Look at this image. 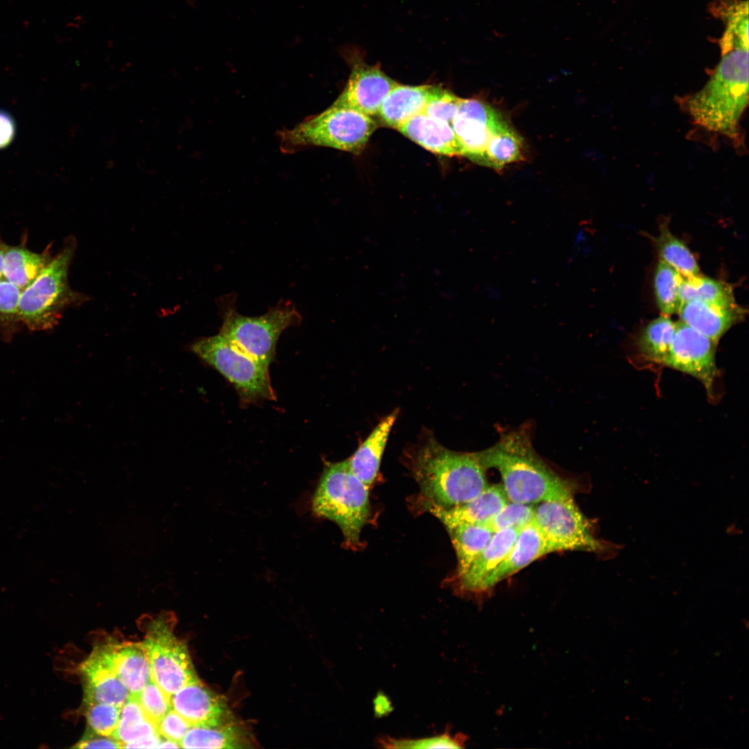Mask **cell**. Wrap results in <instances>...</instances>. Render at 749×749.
<instances>
[{"label": "cell", "instance_id": "d4e9b609", "mask_svg": "<svg viewBox=\"0 0 749 749\" xmlns=\"http://www.w3.org/2000/svg\"><path fill=\"white\" fill-rule=\"evenodd\" d=\"M26 236L17 246L6 244L3 259V277L23 291L44 270L51 261V245L41 253L26 248Z\"/></svg>", "mask_w": 749, "mask_h": 749}, {"label": "cell", "instance_id": "4dcf8cb0", "mask_svg": "<svg viewBox=\"0 0 749 749\" xmlns=\"http://www.w3.org/2000/svg\"><path fill=\"white\" fill-rule=\"evenodd\" d=\"M654 243L661 261L677 270L682 277L699 275L696 258L687 246L673 236L666 225H662L660 234Z\"/></svg>", "mask_w": 749, "mask_h": 749}, {"label": "cell", "instance_id": "8fae6325", "mask_svg": "<svg viewBox=\"0 0 749 749\" xmlns=\"http://www.w3.org/2000/svg\"><path fill=\"white\" fill-rule=\"evenodd\" d=\"M717 344L680 320L676 322L675 334L663 365L698 379L712 397L718 372L716 364Z\"/></svg>", "mask_w": 749, "mask_h": 749}, {"label": "cell", "instance_id": "5b68a950", "mask_svg": "<svg viewBox=\"0 0 749 749\" xmlns=\"http://www.w3.org/2000/svg\"><path fill=\"white\" fill-rule=\"evenodd\" d=\"M76 248L75 239L68 238L44 270L21 291L19 320L29 330L52 329L59 322L63 311L87 300V296L73 290L68 283L69 268Z\"/></svg>", "mask_w": 749, "mask_h": 749}, {"label": "cell", "instance_id": "484cf974", "mask_svg": "<svg viewBox=\"0 0 749 749\" xmlns=\"http://www.w3.org/2000/svg\"><path fill=\"white\" fill-rule=\"evenodd\" d=\"M710 11L725 24L719 40L721 53L736 48L749 46L748 0H716Z\"/></svg>", "mask_w": 749, "mask_h": 749}, {"label": "cell", "instance_id": "4316f807", "mask_svg": "<svg viewBox=\"0 0 749 749\" xmlns=\"http://www.w3.org/2000/svg\"><path fill=\"white\" fill-rule=\"evenodd\" d=\"M456 558V578L461 576L483 551L494 533L484 525L461 524L447 528Z\"/></svg>", "mask_w": 749, "mask_h": 749}, {"label": "cell", "instance_id": "9a60e30c", "mask_svg": "<svg viewBox=\"0 0 749 749\" xmlns=\"http://www.w3.org/2000/svg\"><path fill=\"white\" fill-rule=\"evenodd\" d=\"M419 509L438 519L446 528L461 524H486L508 501L502 484L488 485L477 496L458 506L441 508L419 497L415 499Z\"/></svg>", "mask_w": 749, "mask_h": 749}, {"label": "cell", "instance_id": "e0dca14e", "mask_svg": "<svg viewBox=\"0 0 749 749\" xmlns=\"http://www.w3.org/2000/svg\"><path fill=\"white\" fill-rule=\"evenodd\" d=\"M678 313L680 321L718 343L731 327L743 320L746 310L735 302L692 300L682 303Z\"/></svg>", "mask_w": 749, "mask_h": 749}, {"label": "cell", "instance_id": "603a6c76", "mask_svg": "<svg viewBox=\"0 0 749 749\" xmlns=\"http://www.w3.org/2000/svg\"><path fill=\"white\" fill-rule=\"evenodd\" d=\"M432 85L397 84L384 99L378 115L387 126L398 129L412 117L424 113Z\"/></svg>", "mask_w": 749, "mask_h": 749}, {"label": "cell", "instance_id": "9c48e42d", "mask_svg": "<svg viewBox=\"0 0 749 749\" xmlns=\"http://www.w3.org/2000/svg\"><path fill=\"white\" fill-rule=\"evenodd\" d=\"M168 617L162 614L152 621L139 643L148 657L153 679L170 698L199 678L186 643L174 635Z\"/></svg>", "mask_w": 749, "mask_h": 749}, {"label": "cell", "instance_id": "7c38bea8", "mask_svg": "<svg viewBox=\"0 0 749 749\" xmlns=\"http://www.w3.org/2000/svg\"><path fill=\"white\" fill-rule=\"evenodd\" d=\"M507 124L498 112L483 101L462 98L452 128L463 155L480 164L491 138Z\"/></svg>", "mask_w": 749, "mask_h": 749}, {"label": "cell", "instance_id": "1f68e13d", "mask_svg": "<svg viewBox=\"0 0 749 749\" xmlns=\"http://www.w3.org/2000/svg\"><path fill=\"white\" fill-rule=\"evenodd\" d=\"M679 295L682 304L692 300L713 303L735 302L732 289L729 284L700 275L683 277Z\"/></svg>", "mask_w": 749, "mask_h": 749}, {"label": "cell", "instance_id": "f1b7e54d", "mask_svg": "<svg viewBox=\"0 0 749 749\" xmlns=\"http://www.w3.org/2000/svg\"><path fill=\"white\" fill-rule=\"evenodd\" d=\"M675 328L676 322L669 316L662 315L651 321L639 336V352L648 360L663 365Z\"/></svg>", "mask_w": 749, "mask_h": 749}, {"label": "cell", "instance_id": "8d00e7d4", "mask_svg": "<svg viewBox=\"0 0 749 749\" xmlns=\"http://www.w3.org/2000/svg\"><path fill=\"white\" fill-rule=\"evenodd\" d=\"M135 696L146 716L156 725V728L161 718L171 709L169 696L153 678Z\"/></svg>", "mask_w": 749, "mask_h": 749}, {"label": "cell", "instance_id": "60d3db41", "mask_svg": "<svg viewBox=\"0 0 749 749\" xmlns=\"http://www.w3.org/2000/svg\"><path fill=\"white\" fill-rule=\"evenodd\" d=\"M74 748H121L122 743L112 736H103L91 729L87 732L83 739Z\"/></svg>", "mask_w": 749, "mask_h": 749}, {"label": "cell", "instance_id": "ee69618b", "mask_svg": "<svg viewBox=\"0 0 749 749\" xmlns=\"http://www.w3.org/2000/svg\"><path fill=\"white\" fill-rule=\"evenodd\" d=\"M181 748L180 744L173 740L165 739L162 737V740L157 747V748Z\"/></svg>", "mask_w": 749, "mask_h": 749}, {"label": "cell", "instance_id": "ffe728a7", "mask_svg": "<svg viewBox=\"0 0 749 749\" xmlns=\"http://www.w3.org/2000/svg\"><path fill=\"white\" fill-rule=\"evenodd\" d=\"M85 678V704L107 703L121 707L130 694L94 648L80 664Z\"/></svg>", "mask_w": 749, "mask_h": 749}, {"label": "cell", "instance_id": "30bf717a", "mask_svg": "<svg viewBox=\"0 0 749 749\" xmlns=\"http://www.w3.org/2000/svg\"><path fill=\"white\" fill-rule=\"evenodd\" d=\"M533 522L554 552L604 550V544L594 535L573 497L539 503L535 507Z\"/></svg>", "mask_w": 749, "mask_h": 749}, {"label": "cell", "instance_id": "f6af8a7d", "mask_svg": "<svg viewBox=\"0 0 749 749\" xmlns=\"http://www.w3.org/2000/svg\"><path fill=\"white\" fill-rule=\"evenodd\" d=\"M6 246V244L0 237V280H1L3 277V259Z\"/></svg>", "mask_w": 749, "mask_h": 749}, {"label": "cell", "instance_id": "d590c367", "mask_svg": "<svg viewBox=\"0 0 749 749\" xmlns=\"http://www.w3.org/2000/svg\"><path fill=\"white\" fill-rule=\"evenodd\" d=\"M534 513L531 504L509 501L484 526L492 533L506 528L521 531L533 521Z\"/></svg>", "mask_w": 749, "mask_h": 749}, {"label": "cell", "instance_id": "4fadbf2b", "mask_svg": "<svg viewBox=\"0 0 749 749\" xmlns=\"http://www.w3.org/2000/svg\"><path fill=\"white\" fill-rule=\"evenodd\" d=\"M397 84L379 67L369 65L355 56L348 81L335 101L374 116L378 114L384 99Z\"/></svg>", "mask_w": 749, "mask_h": 749}, {"label": "cell", "instance_id": "e575fe53", "mask_svg": "<svg viewBox=\"0 0 749 749\" xmlns=\"http://www.w3.org/2000/svg\"><path fill=\"white\" fill-rule=\"evenodd\" d=\"M21 291L8 280H0V332L9 341L20 322L19 302Z\"/></svg>", "mask_w": 749, "mask_h": 749}, {"label": "cell", "instance_id": "74e56055", "mask_svg": "<svg viewBox=\"0 0 749 749\" xmlns=\"http://www.w3.org/2000/svg\"><path fill=\"white\" fill-rule=\"evenodd\" d=\"M461 98L438 86H433L424 113L452 126Z\"/></svg>", "mask_w": 749, "mask_h": 749}, {"label": "cell", "instance_id": "6da1fadb", "mask_svg": "<svg viewBox=\"0 0 749 749\" xmlns=\"http://www.w3.org/2000/svg\"><path fill=\"white\" fill-rule=\"evenodd\" d=\"M404 454L406 465L420 489L417 497L439 507L463 503L488 485L476 452L450 450L431 432L422 433Z\"/></svg>", "mask_w": 749, "mask_h": 749}, {"label": "cell", "instance_id": "ab89813d", "mask_svg": "<svg viewBox=\"0 0 749 749\" xmlns=\"http://www.w3.org/2000/svg\"><path fill=\"white\" fill-rule=\"evenodd\" d=\"M191 727L187 720L171 709L159 721L157 730L162 737L180 744Z\"/></svg>", "mask_w": 749, "mask_h": 749}, {"label": "cell", "instance_id": "b9f144b4", "mask_svg": "<svg viewBox=\"0 0 749 749\" xmlns=\"http://www.w3.org/2000/svg\"><path fill=\"white\" fill-rule=\"evenodd\" d=\"M15 134V126L12 118L7 112L0 110V148L8 145Z\"/></svg>", "mask_w": 749, "mask_h": 749}, {"label": "cell", "instance_id": "83f0119b", "mask_svg": "<svg viewBox=\"0 0 749 749\" xmlns=\"http://www.w3.org/2000/svg\"><path fill=\"white\" fill-rule=\"evenodd\" d=\"M156 725L146 716L135 696L130 694L121 708L118 725L112 737L124 748L158 735Z\"/></svg>", "mask_w": 749, "mask_h": 749}, {"label": "cell", "instance_id": "ac0fdd59", "mask_svg": "<svg viewBox=\"0 0 749 749\" xmlns=\"http://www.w3.org/2000/svg\"><path fill=\"white\" fill-rule=\"evenodd\" d=\"M553 552V549L533 521L519 531L506 558L484 580L481 589L483 596L537 559Z\"/></svg>", "mask_w": 749, "mask_h": 749}, {"label": "cell", "instance_id": "277c9868", "mask_svg": "<svg viewBox=\"0 0 749 749\" xmlns=\"http://www.w3.org/2000/svg\"><path fill=\"white\" fill-rule=\"evenodd\" d=\"M369 488L350 470L347 460L326 462L313 498V510L341 528L345 546L356 549L370 514Z\"/></svg>", "mask_w": 749, "mask_h": 749}, {"label": "cell", "instance_id": "d6a6232c", "mask_svg": "<svg viewBox=\"0 0 749 749\" xmlns=\"http://www.w3.org/2000/svg\"><path fill=\"white\" fill-rule=\"evenodd\" d=\"M683 277L674 268L660 261L654 277L655 300L663 315L678 313L682 304L679 289Z\"/></svg>", "mask_w": 749, "mask_h": 749}, {"label": "cell", "instance_id": "7402d4cb", "mask_svg": "<svg viewBox=\"0 0 749 749\" xmlns=\"http://www.w3.org/2000/svg\"><path fill=\"white\" fill-rule=\"evenodd\" d=\"M398 414L399 410L396 409L384 417L347 459L352 472L368 488L377 478L390 431Z\"/></svg>", "mask_w": 749, "mask_h": 749}, {"label": "cell", "instance_id": "f35d334b", "mask_svg": "<svg viewBox=\"0 0 749 749\" xmlns=\"http://www.w3.org/2000/svg\"><path fill=\"white\" fill-rule=\"evenodd\" d=\"M89 729L103 736H112L120 718V707L99 703L85 704Z\"/></svg>", "mask_w": 749, "mask_h": 749}, {"label": "cell", "instance_id": "8992f818", "mask_svg": "<svg viewBox=\"0 0 749 749\" xmlns=\"http://www.w3.org/2000/svg\"><path fill=\"white\" fill-rule=\"evenodd\" d=\"M377 128L371 118L334 101L327 110L279 133L282 149L294 152L311 146L330 147L359 154Z\"/></svg>", "mask_w": 749, "mask_h": 749}, {"label": "cell", "instance_id": "3957f363", "mask_svg": "<svg viewBox=\"0 0 749 749\" xmlns=\"http://www.w3.org/2000/svg\"><path fill=\"white\" fill-rule=\"evenodd\" d=\"M748 103V49L721 54L709 80L682 100L695 124L742 144L740 120Z\"/></svg>", "mask_w": 749, "mask_h": 749}, {"label": "cell", "instance_id": "ba28073f", "mask_svg": "<svg viewBox=\"0 0 749 749\" xmlns=\"http://www.w3.org/2000/svg\"><path fill=\"white\" fill-rule=\"evenodd\" d=\"M222 310L219 334L268 367L274 359L281 334L301 321L298 311L289 304L277 305L264 315L255 317L239 313L232 304H225Z\"/></svg>", "mask_w": 749, "mask_h": 749}, {"label": "cell", "instance_id": "836d02e7", "mask_svg": "<svg viewBox=\"0 0 749 749\" xmlns=\"http://www.w3.org/2000/svg\"><path fill=\"white\" fill-rule=\"evenodd\" d=\"M467 739L468 737L464 734L452 735L447 730L440 735L418 739L382 737L377 739V743L385 748H463L465 747Z\"/></svg>", "mask_w": 749, "mask_h": 749}, {"label": "cell", "instance_id": "f546056e", "mask_svg": "<svg viewBox=\"0 0 749 749\" xmlns=\"http://www.w3.org/2000/svg\"><path fill=\"white\" fill-rule=\"evenodd\" d=\"M524 156L523 139L508 123L491 138L480 164L499 170L508 164L522 160Z\"/></svg>", "mask_w": 749, "mask_h": 749}, {"label": "cell", "instance_id": "d6986e66", "mask_svg": "<svg viewBox=\"0 0 749 749\" xmlns=\"http://www.w3.org/2000/svg\"><path fill=\"white\" fill-rule=\"evenodd\" d=\"M520 531L506 528L493 534L489 542L457 579V590L462 595L482 596V585L486 577L506 558Z\"/></svg>", "mask_w": 749, "mask_h": 749}, {"label": "cell", "instance_id": "7a4b0ae2", "mask_svg": "<svg viewBox=\"0 0 749 749\" xmlns=\"http://www.w3.org/2000/svg\"><path fill=\"white\" fill-rule=\"evenodd\" d=\"M476 454L486 470L499 472L510 501L532 504L573 497L571 483L535 452L527 427L504 433L496 444Z\"/></svg>", "mask_w": 749, "mask_h": 749}, {"label": "cell", "instance_id": "cb8c5ba5", "mask_svg": "<svg viewBox=\"0 0 749 749\" xmlns=\"http://www.w3.org/2000/svg\"><path fill=\"white\" fill-rule=\"evenodd\" d=\"M250 732L235 721L218 726H191L180 743L184 748H250Z\"/></svg>", "mask_w": 749, "mask_h": 749}, {"label": "cell", "instance_id": "44dd1931", "mask_svg": "<svg viewBox=\"0 0 749 749\" xmlns=\"http://www.w3.org/2000/svg\"><path fill=\"white\" fill-rule=\"evenodd\" d=\"M397 130L433 153L446 156L463 155L461 146L452 126L424 113L412 117Z\"/></svg>", "mask_w": 749, "mask_h": 749}, {"label": "cell", "instance_id": "52a82bcc", "mask_svg": "<svg viewBox=\"0 0 749 749\" xmlns=\"http://www.w3.org/2000/svg\"><path fill=\"white\" fill-rule=\"evenodd\" d=\"M191 350L233 385L243 404L275 399L268 367L220 334L198 340Z\"/></svg>", "mask_w": 749, "mask_h": 749}, {"label": "cell", "instance_id": "7bdbcfd3", "mask_svg": "<svg viewBox=\"0 0 749 749\" xmlns=\"http://www.w3.org/2000/svg\"><path fill=\"white\" fill-rule=\"evenodd\" d=\"M374 713L377 717L388 715L393 710L390 701L388 697L382 693H378L376 696L374 700Z\"/></svg>", "mask_w": 749, "mask_h": 749}, {"label": "cell", "instance_id": "5bb4252c", "mask_svg": "<svg viewBox=\"0 0 749 749\" xmlns=\"http://www.w3.org/2000/svg\"><path fill=\"white\" fill-rule=\"evenodd\" d=\"M171 709L191 726H218L236 721L227 699L206 687L200 680L170 696Z\"/></svg>", "mask_w": 749, "mask_h": 749}, {"label": "cell", "instance_id": "2e32d148", "mask_svg": "<svg viewBox=\"0 0 749 749\" xmlns=\"http://www.w3.org/2000/svg\"><path fill=\"white\" fill-rule=\"evenodd\" d=\"M94 648L130 694L137 695L152 678L148 657L139 642L109 640Z\"/></svg>", "mask_w": 749, "mask_h": 749}]
</instances>
